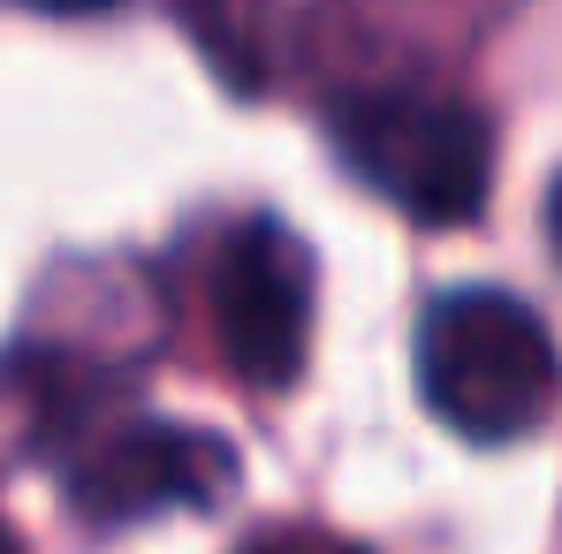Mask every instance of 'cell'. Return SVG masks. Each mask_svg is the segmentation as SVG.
<instances>
[{
	"instance_id": "7",
	"label": "cell",
	"mask_w": 562,
	"mask_h": 554,
	"mask_svg": "<svg viewBox=\"0 0 562 554\" xmlns=\"http://www.w3.org/2000/svg\"><path fill=\"white\" fill-rule=\"evenodd\" d=\"M555 244H562V190H555Z\"/></svg>"
},
{
	"instance_id": "5",
	"label": "cell",
	"mask_w": 562,
	"mask_h": 554,
	"mask_svg": "<svg viewBox=\"0 0 562 554\" xmlns=\"http://www.w3.org/2000/svg\"><path fill=\"white\" fill-rule=\"evenodd\" d=\"M244 554H358L350 540H327V532H274V540H259V547Z\"/></svg>"
},
{
	"instance_id": "4",
	"label": "cell",
	"mask_w": 562,
	"mask_h": 554,
	"mask_svg": "<svg viewBox=\"0 0 562 554\" xmlns=\"http://www.w3.org/2000/svg\"><path fill=\"white\" fill-rule=\"evenodd\" d=\"M228 478H236V463L213 433L130 426V433H106L69 471V494H77L85 517L122 524V517H153V509H205V501L228 494Z\"/></svg>"
},
{
	"instance_id": "6",
	"label": "cell",
	"mask_w": 562,
	"mask_h": 554,
	"mask_svg": "<svg viewBox=\"0 0 562 554\" xmlns=\"http://www.w3.org/2000/svg\"><path fill=\"white\" fill-rule=\"evenodd\" d=\"M15 8H38V15H99L114 0H15Z\"/></svg>"
},
{
	"instance_id": "8",
	"label": "cell",
	"mask_w": 562,
	"mask_h": 554,
	"mask_svg": "<svg viewBox=\"0 0 562 554\" xmlns=\"http://www.w3.org/2000/svg\"><path fill=\"white\" fill-rule=\"evenodd\" d=\"M0 554H8V547H0Z\"/></svg>"
},
{
	"instance_id": "2",
	"label": "cell",
	"mask_w": 562,
	"mask_h": 554,
	"mask_svg": "<svg viewBox=\"0 0 562 554\" xmlns=\"http://www.w3.org/2000/svg\"><path fill=\"white\" fill-rule=\"evenodd\" d=\"M335 152L387 205H403L411 221H441V228L479 213L486 168H494L486 122L457 92H434V84H387V92L342 99Z\"/></svg>"
},
{
	"instance_id": "3",
	"label": "cell",
	"mask_w": 562,
	"mask_h": 554,
	"mask_svg": "<svg viewBox=\"0 0 562 554\" xmlns=\"http://www.w3.org/2000/svg\"><path fill=\"white\" fill-rule=\"evenodd\" d=\"M304 319H312V267L274 221H244L213 259V327L228 365L259 387H289L304 365Z\"/></svg>"
},
{
	"instance_id": "1",
	"label": "cell",
	"mask_w": 562,
	"mask_h": 554,
	"mask_svg": "<svg viewBox=\"0 0 562 554\" xmlns=\"http://www.w3.org/2000/svg\"><path fill=\"white\" fill-rule=\"evenodd\" d=\"M418 387L464 441H517L555 410L562 358L532 304L502 289H449L418 319Z\"/></svg>"
}]
</instances>
